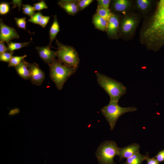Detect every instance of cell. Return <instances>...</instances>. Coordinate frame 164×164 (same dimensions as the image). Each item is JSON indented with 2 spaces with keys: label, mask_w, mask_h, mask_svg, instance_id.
<instances>
[{
  "label": "cell",
  "mask_w": 164,
  "mask_h": 164,
  "mask_svg": "<svg viewBox=\"0 0 164 164\" xmlns=\"http://www.w3.org/2000/svg\"><path fill=\"white\" fill-rule=\"evenodd\" d=\"M158 49L164 44V0L158 2L150 25L145 32Z\"/></svg>",
  "instance_id": "6da1fadb"
},
{
  "label": "cell",
  "mask_w": 164,
  "mask_h": 164,
  "mask_svg": "<svg viewBox=\"0 0 164 164\" xmlns=\"http://www.w3.org/2000/svg\"><path fill=\"white\" fill-rule=\"evenodd\" d=\"M96 75L98 84L109 95L110 101L118 102L126 93V87L122 83L99 73Z\"/></svg>",
  "instance_id": "7a4b0ae2"
},
{
  "label": "cell",
  "mask_w": 164,
  "mask_h": 164,
  "mask_svg": "<svg viewBox=\"0 0 164 164\" xmlns=\"http://www.w3.org/2000/svg\"><path fill=\"white\" fill-rule=\"evenodd\" d=\"M50 77L59 90L62 89L67 79L73 74L77 70L61 62L59 60H54L49 64Z\"/></svg>",
  "instance_id": "3957f363"
},
{
  "label": "cell",
  "mask_w": 164,
  "mask_h": 164,
  "mask_svg": "<svg viewBox=\"0 0 164 164\" xmlns=\"http://www.w3.org/2000/svg\"><path fill=\"white\" fill-rule=\"evenodd\" d=\"M137 110L135 107L131 106L122 107L118 104V102L110 101L107 105L103 107L101 112L105 117L112 131L115 126L119 118L122 114L127 112H133Z\"/></svg>",
  "instance_id": "277c9868"
},
{
  "label": "cell",
  "mask_w": 164,
  "mask_h": 164,
  "mask_svg": "<svg viewBox=\"0 0 164 164\" xmlns=\"http://www.w3.org/2000/svg\"><path fill=\"white\" fill-rule=\"evenodd\" d=\"M56 39L57 46L56 53L59 60L64 64L77 70L80 62L77 52L73 47L64 45Z\"/></svg>",
  "instance_id": "5b68a950"
},
{
  "label": "cell",
  "mask_w": 164,
  "mask_h": 164,
  "mask_svg": "<svg viewBox=\"0 0 164 164\" xmlns=\"http://www.w3.org/2000/svg\"><path fill=\"white\" fill-rule=\"evenodd\" d=\"M119 148L114 141H105L102 142L95 153L99 164H115L114 158L118 155Z\"/></svg>",
  "instance_id": "8992f818"
},
{
  "label": "cell",
  "mask_w": 164,
  "mask_h": 164,
  "mask_svg": "<svg viewBox=\"0 0 164 164\" xmlns=\"http://www.w3.org/2000/svg\"><path fill=\"white\" fill-rule=\"evenodd\" d=\"M19 36L13 28L5 25L2 19H0V41L7 44L13 39H18Z\"/></svg>",
  "instance_id": "52a82bcc"
},
{
  "label": "cell",
  "mask_w": 164,
  "mask_h": 164,
  "mask_svg": "<svg viewBox=\"0 0 164 164\" xmlns=\"http://www.w3.org/2000/svg\"><path fill=\"white\" fill-rule=\"evenodd\" d=\"M28 68L30 71V79L32 83L37 86L40 85L45 79L44 72L35 63H29Z\"/></svg>",
  "instance_id": "ba28073f"
},
{
  "label": "cell",
  "mask_w": 164,
  "mask_h": 164,
  "mask_svg": "<svg viewBox=\"0 0 164 164\" xmlns=\"http://www.w3.org/2000/svg\"><path fill=\"white\" fill-rule=\"evenodd\" d=\"M35 49L40 58L45 62L49 64L54 60L56 56V52L51 50L50 46L36 47Z\"/></svg>",
  "instance_id": "9c48e42d"
},
{
  "label": "cell",
  "mask_w": 164,
  "mask_h": 164,
  "mask_svg": "<svg viewBox=\"0 0 164 164\" xmlns=\"http://www.w3.org/2000/svg\"><path fill=\"white\" fill-rule=\"evenodd\" d=\"M140 145L137 143H133L127 146L119 148L118 155L120 160L124 158L127 159L139 152Z\"/></svg>",
  "instance_id": "30bf717a"
},
{
  "label": "cell",
  "mask_w": 164,
  "mask_h": 164,
  "mask_svg": "<svg viewBox=\"0 0 164 164\" xmlns=\"http://www.w3.org/2000/svg\"><path fill=\"white\" fill-rule=\"evenodd\" d=\"M58 4L70 15H73L79 11L77 0H61L58 2Z\"/></svg>",
  "instance_id": "8fae6325"
},
{
  "label": "cell",
  "mask_w": 164,
  "mask_h": 164,
  "mask_svg": "<svg viewBox=\"0 0 164 164\" xmlns=\"http://www.w3.org/2000/svg\"><path fill=\"white\" fill-rule=\"evenodd\" d=\"M119 25L118 17L116 15L112 13L108 21L106 29L108 34L111 36L116 35Z\"/></svg>",
  "instance_id": "7c38bea8"
},
{
  "label": "cell",
  "mask_w": 164,
  "mask_h": 164,
  "mask_svg": "<svg viewBox=\"0 0 164 164\" xmlns=\"http://www.w3.org/2000/svg\"><path fill=\"white\" fill-rule=\"evenodd\" d=\"M29 63L23 60L15 67L18 75L25 80L30 78V73L28 68Z\"/></svg>",
  "instance_id": "4fadbf2b"
},
{
  "label": "cell",
  "mask_w": 164,
  "mask_h": 164,
  "mask_svg": "<svg viewBox=\"0 0 164 164\" xmlns=\"http://www.w3.org/2000/svg\"><path fill=\"white\" fill-rule=\"evenodd\" d=\"M136 24V20L133 18L128 17L125 19L121 24V30L125 33L131 32L135 27Z\"/></svg>",
  "instance_id": "5bb4252c"
},
{
  "label": "cell",
  "mask_w": 164,
  "mask_h": 164,
  "mask_svg": "<svg viewBox=\"0 0 164 164\" xmlns=\"http://www.w3.org/2000/svg\"><path fill=\"white\" fill-rule=\"evenodd\" d=\"M108 22L96 13L94 15L93 17V22L95 26L101 31H104L107 29Z\"/></svg>",
  "instance_id": "9a60e30c"
},
{
  "label": "cell",
  "mask_w": 164,
  "mask_h": 164,
  "mask_svg": "<svg viewBox=\"0 0 164 164\" xmlns=\"http://www.w3.org/2000/svg\"><path fill=\"white\" fill-rule=\"evenodd\" d=\"M60 31V26L57 16L55 15L53 17V22L49 31L50 43L49 46H51V43L56 39V37Z\"/></svg>",
  "instance_id": "2e32d148"
},
{
  "label": "cell",
  "mask_w": 164,
  "mask_h": 164,
  "mask_svg": "<svg viewBox=\"0 0 164 164\" xmlns=\"http://www.w3.org/2000/svg\"><path fill=\"white\" fill-rule=\"evenodd\" d=\"M146 155H142L138 152L132 156L127 158L123 164H142L145 160Z\"/></svg>",
  "instance_id": "e0dca14e"
},
{
  "label": "cell",
  "mask_w": 164,
  "mask_h": 164,
  "mask_svg": "<svg viewBox=\"0 0 164 164\" xmlns=\"http://www.w3.org/2000/svg\"><path fill=\"white\" fill-rule=\"evenodd\" d=\"M130 3L129 1L127 0H117L113 3L114 9L117 11H123L129 6Z\"/></svg>",
  "instance_id": "ac0fdd59"
},
{
  "label": "cell",
  "mask_w": 164,
  "mask_h": 164,
  "mask_svg": "<svg viewBox=\"0 0 164 164\" xmlns=\"http://www.w3.org/2000/svg\"><path fill=\"white\" fill-rule=\"evenodd\" d=\"M31 41L27 42L22 43L10 42L7 44L8 50L9 52H13V51L15 50L28 46L31 42Z\"/></svg>",
  "instance_id": "d6986e66"
},
{
  "label": "cell",
  "mask_w": 164,
  "mask_h": 164,
  "mask_svg": "<svg viewBox=\"0 0 164 164\" xmlns=\"http://www.w3.org/2000/svg\"><path fill=\"white\" fill-rule=\"evenodd\" d=\"M96 14L108 21L112 14L109 9L105 8L99 5L97 6Z\"/></svg>",
  "instance_id": "ffe728a7"
},
{
  "label": "cell",
  "mask_w": 164,
  "mask_h": 164,
  "mask_svg": "<svg viewBox=\"0 0 164 164\" xmlns=\"http://www.w3.org/2000/svg\"><path fill=\"white\" fill-rule=\"evenodd\" d=\"M27 56L26 55L22 56H13L10 61L8 63L9 67H15L24 60V59Z\"/></svg>",
  "instance_id": "44dd1931"
},
{
  "label": "cell",
  "mask_w": 164,
  "mask_h": 164,
  "mask_svg": "<svg viewBox=\"0 0 164 164\" xmlns=\"http://www.w3.org/2000/svg\"><path fill=\"white\" fill-rule=\"evenodd\" d=\"M43 16L41 12L39 11L35 13L28 21L34 24L39 25Z\"/></svg>",
  "instance_id": "7402d4cb"
},
{
  "label": "cell",
  "mask_w": 164,
  "mask_h": 164,
  "mask_svg": "<svg viewBox=\"0 0 164 164\" xmlns=\"http://www.w3.org/2000/svg\"><path fill=\"white\" fill-rule=\"evenodd\" d=\"M23 13L29 15L30 17L32 16L35 13V11L33 7L29 4L22 5Z\"/></svg>",
  "instance_id": "603a6c76"
},
{
  "label": "cell",
  "mask_w": 164,
  "mask_h": 164,
  "mask_svg": "<svg viewBox=\"0 0 164 164\" xmlns=\"http://www.w3.org/2000/svg\"><path fill=\"white\" fill-rule=\"evenodd\" d=\"M137 4L139 8L142 10L146 9L149 7L150 1L148 0H138Z\"/></svg>",
  "instance_id": "cb8c5ba5"
},
{
  "label": "cell",
  "mask_w": 164,
  "mask_h": 164,
  "mask_svg": "<svg viewBox=\"0 0 164 164\" xmlns=\"http://www.w3.org/2000/svg\"><path fill=\"white\" fill-rule=\"evenodd\" d=\"M26 18L25 17L22 18H15V20L18 27L27 31L30 34L31 32L26 28Z\"/></svg>",
  "instance_id": "d4e9b609"
},
{
  "label": "cell",
  "mask_w": 164,
  "mask_h": 164,
  "mask_svg": "<svg viewBox=\"0 0 164 164\" xmlns=\"http://www.w3.org/2000/svg\"><path fill=\"white\" fill-rule=\"evenodd\" d=\"M13 53V52H8L1 54L0 60L9 63L12 57Z\"/></svg>",
  "instance_id": "484cf974"
},
{
  "label": "cell",
  "mask_w": 164,
  "mask_h": 164,
  "mask_svg": "<svg viewBox=\"0 0 164 164\" xmlns=\"http://www.w3.org/2000/svg\"><path fill=\"white\" fill-rule=\"evenodd\" d=\"M94 1L93 0H80L77 1V4L80 10H82L84 9Z\"/></svg>",
  "instance_id": "4316f807"
},
{
  "label": "cell",
  "mask_w": 164,
  "mask_h": 164,
  "mask_svg": "<svg viewBox=\"0 0 164 164\" xmlns=\"http://www.w3.org/2000/svg\"><path fill=\"white\" fill-rule=\"evenodd\" d=\"M33 7L35 11H39L48 8V6L43 0H41L39 2L34 4Z\"/></svg>",
  "instance_id": "83f0119b"
},
{
  "label": "cell",
  "mask_w": 164,
  "mask_h": 164,
  "mask_svg": "<svg viewBox=\"0 0 164 164\" xmlns=\"http://www.w3.org/2000/svg\"><path fill=\"white\" fill-rule=\"evenodd\" d=\"M9 11V4L2 2L0 4V14L5 15Z\"/></svg>",
  "instance_id": "f1b7e54d"
},
{
  "label": "cell",
  "mask_w": 164,
  "mask_h": 164,
  "mask_svg": "<svg viewBox=\"0 0 164 164\" xmlns=\"http://www.w3.org/2000/svg\"><path fill=\"white\" fill-rule=\"evenodd\" d=\"M98 3V5L109 9L110 2V0H98L97 1Z\"/></svg>",
  "instance_id": "f546056e"
},
{
  "label": "cell",
  "mask_w": 164,
  "mask_h": 164,
  "mask_svg": "<svg viewBox=\"0 0 164 164\" xmlns=\"http://www.w3.org/2000/svg\"><path fill=\"white\" fill-rule=\"evenodd\" d=\"M145 160L147 161V164H159V162L155 157L150 158L148 153L146 154Z\"/></svg>",
  "instance_id": "4dcf8cb0"
},
{
  "label": "cell",
  "mask_w": 164,
  "mask_h": 164,
  "mask_svg": "<svg viewBox=\"0 0 164 164\" xmlns=\"http://www.w3.org/2000/svg\"><path fill=\"white\" fill-rule=\"evenodd\" d=\"M50 18L49 16H43L39 25L44 28L48 23Z\"/></svg>",
  "instance_id": "1f68e13d"
},
{
  "label": "cell",
  "mask_w": 164,
  "mask_h": 164,
  "mask_svg": "<svg viewBox=\"0 0 164 164\" xmlns=\"http://www.w3.org/2000/svg\"><path fill=\"white\" fill-rule=\"evenodd\" d=\"M155 158L159 162L164 161V149L159 152Z\"/></svg>",
  "instance_id": "d6a6232c"
},
{
  "label": "cell",
  "mask_w": 164,
  "mask_h": 164,
  "mask_svg": "<svg viewBox=\"0 0 164 164\" xmlns=\"http://www.w3.org/2000/svg\"><path fill=\"white\" fill-rule=\"evenodd\" d=\"M9 52L8 48L6 47L4 42H0V54H2L5 53Z\"/></svg>",
  "instance_id": "836d02e7"
},
{
  "label": "cell",
  "mask_w": 164,
  "mask_h": 164,
  "mask_svg": "<svg viewBox=\"0 0 164 164\" xmlns=\"http://www.w3.org/2000/svg\"><path fill=\"white\" fill-rule=\"evenodd\" d=\"M22 0H13L12 3L14 4V6H15V7L18 6L19 9L21 5L22 4Z\"/></svg>",
  "instance_id": "e575fe53"
}]
</instances>
